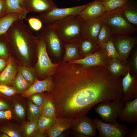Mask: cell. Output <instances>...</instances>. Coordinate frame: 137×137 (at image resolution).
I'll list each match as a JSON object with an SVG mask.
<instances>
[{"instance_id": "6da1fadb", "label": "cell", "mask_w": 137, "mask_h": 137, "mask_svg": "<svg viewBox=\"0 0 137 137\" xmlns=\"http://www.w3.org/2000/svg\"><path fill=\"white\" fill-rule=\"evenodd\" d=\"M52 77L53 86L49 93L57 118L87 114L100 102L122 97L121 78L112 74L108 67L63 63Z\"/></svg>"}, {"instance_id": "7a4b0ae2", "label": "cell", "mask_w": 137, "mask_h": 137, "mask_svg": "<svg viewBox=\"0 0 137 137\" xmlns=\"http://www.w3.org/2000/svg\"><path fill=\"white\" fill-rule=\"evenodd\" d=\"M23 19L15 21L5 34L13 59L18 65L33 67L37 60V38Z\"/></svg>"}, {"instance_id": "3957f363", "label": "cell", "mask_w": 137, "mask_h": 137, "mask_svg": "<svg viewBox=\"0 0 137 137\" xmlns=\"http://www.w3.org/2000/svg\"><path fill=\"white\" fill-rule=\"evenodd\" d=\"M82 21L71 15L53 22L56 31L62 43L78 42L82 39Z\"/></svg>"}, {"instance_id": "277c9868", "label": "cell", "mask_w": 137, "mask_h": 137, "mask_svg": "<svg viewBox=\"0 0 137 137\" xmlns=\"http://www.w3.org/2000/svg\"><path fill=\"white\" fill-rule=\"evenodd\" d=\"M109 26L111 34L131 35L137 32V27L129 23L123 13L122 7L106 11L99 18Z\"/></svg>"}, {"instance_id": "5b68a950", "label": "cell", "mask_w": 137, "mask_h": 137, "mask_svg": "<svg viewBox=\"0 0 137 137\" xmlns=\"http://www.w3.org/2000/svg\"><path fill=\"white\" fill-rule=\"evenodd\" d=\"M37 38V60L33 67L37 73L38 79L41 80L50 76L59 64L52 62L44 42L42 39Z\"/></svg>"}, {"instance_id": "8992f818", "label": "cell", "mask_w": 137, "mask_h": 137, "mask_svg": "<svg viewBox=\"0 0 137 137\" xmlns=\"http://www.w3.org/2000/svg\"><path fill=\"white\" fill-rule=\"evenodd\" d=\"M94 108L100 119L107 123L114 124L123 109L125 103L121 99L102 101Z\"/></svg>"}, {"instance_id": "52a82bcc", "label": "cell", "mask_w": 137, "mask_h": 137, "mask_svg": "<svg viewBox=\"0 0 137 137\" xmlns=\"http://www.w3.org/2000/svg\"><path fill=\"white\" fill-rule=\"evenodd\" d=\"M36 36L43 40L47 51L59 55L64 44L56 31L53 23L44 24L39 32L36 33Z\"/></svg>"}, {"instance_id": "ba28073f", "label": "cell", "mask_w": 137, "mask_h": 137, "mask_svg": "<svg viewBox=\"0 0 137 137\" xmlns=\"http://www.w3.org/2000/svg\"><path fill=\"white\" fill-rule=\"evenodd\" d=\"M90 3L68 8H59L57 7L40 13L36 17L44 24L52 23L69 16L77 15Z\"/></svg>"}, {"instance_id": "9c48e42d", "label": "cell", "mask_w": 137, "mask_h": 137, "mask_svg": "<svg viewBox=\"0 0 137 137\" xmlns=\"http://www.w3.org/2000/svg\"><path fill=\"white\" fill-rule=\"evenodd\" d=\"M110 40L113 42L118 54L127 63L132 50L136 46L137 37L111 34Z\"/></svg>"}, {"instance_id": "30bf717a", "label": "cell", "mask_w": 137, "mask_h": 137, "mask_svg": "<svg viewBox=\"0 0 137 137\" xmlns=\"http://www.w3.org/2000/svg\"><path fill=\"white\" fill-rule=\"evenodd\" d=\"M70 128L73 134L84 137L93 136L96 134L97 129L93 119L84 115L74 118Z\"/></svg>"}, {"instance_id": "8fae6325", "label": "cell", "mask_w": 137, "mask_h": 137, "mask_svg": "<svg viewBox=\"0 0 137 137\" xmlns=\"http://www.w3.org/2000/svg\"><path fill=\"white\" fill-rule=\"evenodd\" d=\"M93 119L99 132L98 137H124L127 133V126L117 121L111 124L105 123L98 118Z\"/></svg>"}, {"instance_id": "7c38bea8", "label": "cell", "mask_w": 137, "mask_h": 137, "mask_svg": "<svg viewBox=\"0 0 137 137\" xmlns=\"http://www.w3.org/2000/svg\"><path fill=\"white\" fill-rule=\"evenodd\" d=\"M110 58L107 55L104 48L99 46L94 53L82 58L71 60L69 63L79 64L86 66L108 67Z\"/></svg>"}, {"instance_id": "4fadbf2b", "label": "cell", "mask_w": 137, "mask_h": 137, "mask_svg": "<svg viewBox=\"0 0 137 137\" xmlns=\"http://www.w3.org/2000/svg\"><path fill=\"white\" fill-rule=\"evenodd\" d=\"M122 96L124 103L137 98V75H132L129 69L127 74L122 79Z\"/></svg>"}, {"instance_id": "5bb4252c", "label": "cell", "mask_w": 137, "mask_h": 137, "mask_svg": "<svg viewBox=\"0 0 137 137\" xmlns=\"http://www.w3.org/2000/svg\"><path fill=\"white\" fill-rule=\"evenodd\" d=\"M106 12L102 2L94 0L76 16L82 21H87L99 18Z\"/></svg>"}, {"instance_id": "9a60e30c", "label": "cell", "mask_w": 137, "mask_h": 137, "mask_svg": "<svg viewBox=\"0 0 137 137\" xmlns=\"http://www.w3.org/2000/svg\"><path fill=\"white\" fill-rule=\"evenodd\" d=\"M101 23L99 18L82 21L81 32L82 38L90 40L98 43L97 37Z\"/></svg>"}, {"instance_id": "2e32d148", "label": "cell", "mask_w": 137, "mask_h": 137, "mask_svg": "<svg viewBox=\"0 0 137 137\" xmlns=\"http://www.w3.org/2000/svg\"><path fill=\"white\" fill-rule=\"evenodd\" d=\"M23 7L28 13H41L57 7L53 0H25Z\"/></svg>"}, {"instance_id": "e0dca14e", "label": "cell", "mask_w": 137, "mask_h": 137, "mask_svg": "<svg viewBox=\"0 0 137 137\" xmlns=\"http://www.w3.org/2000/svg\"><path fill=\"white\" fill-rule=\"evenodd\" d=\"M53 86V81L50 76L41 80L37 79L33 83L22 93V95L28 97L35 93H41L45 91L49 93L52 90Z\"/></svg>"}, {"instance_id": "ac0fdd59", "label": "cell", "mask_w": 137, "mask_h": 137, "mask_svg": "<svg viewBox=\"0 0 137 137\" xmlns=\"http://www.w3.org/2000/svg\"><path fill=\"white\" fill-rule=\"evenodd\" d=\"M118 118L123 123L136 124L137 123V98L125 103Z\"/></svg>"}, {"instance_id": "d6986e66", "label": "cell", "mask_w": 137, "mask_h": 137, "mask_svg": "<svg viewBox=\"0 0 137 137\" xmlns=\"http://www.w3.org/2000/svg\"><path fill=\"white\" fill-rule=\"evenodd\" d=\"M18 66L10 55L6 67L0 74V84L10 86L18 71Z\"/></svg>"}, {"instance_id": "ffe728a7", "label": "cell", "mask_w": 137, "mask_h": 137, "mask_svg": "<svg viewBox=\"0 0 137 137\" xmlns=\"http://www.w3.org/2000/svg\"><path fill=\"white\" fill-rule=\"evenodd\" d=\"M74 118H57L54 125L46 131L45 134L49 137L59 136L64 131L70 128Z\"/></svg>"}, {"instance_id": "44dd1931", "label": "cell", "mask_w": 137, "mask_h": 137, "mask_svg": "<svg viewBox=\"0 0 137 137\" xmlns=\"http://www.w3.org/2000/svg\"><path fill=\"white\" fill-rule=\"evenodd\" d=\"M123 13L125 18L130 24L137 26V7L135 0H129L122 7Z\"/></svg>"}, {"instance_id": "7402d4cb", "label": "cell", "mask_w": 137, "mask_h": 137, "mask_svg": "<svg viewBox=\"0 0 137 137\" xmlns=\"http://www.w3.org/2000/svg\"><path fill=\"white\" fill-rule=\"evenodd\" d=\"M117 58H111L109 61L108 67L110 72L113 75L121 77L124 76L127 73L128 68L125 62Z\"/></svg>"}, {"instance_id": "603a6c76", "label": "cell", "mask_w": 137, "mask_h": 137, "mask_svg": "<svg viewBox=\"0 0 137 137\" xmlns=\"http://www.w3.org/2000/svg\"><path fill=\"white\" fill-rule=\"evenodd\" d=\"M78 51L82 54L83 58L95 53L99 47L98 44L91 40L82 38L78 42Z\"/></svg>"}, {"instance_id": "cb8c5ba5", "label": "cell", "mask_w": 137, "mask_h": 137, "mask_svg": "<svg viewBox=\"0 0 137 137\" xmlns=\"http://www.w3.org/2000/svg\"><path fill=\"white\" fill-rule=\"evenodd\" d=\"M20 19H23L21 15L14 12L0 18V36L6 33L13 23Z\"/></svg>"}, {"instance_id": "d4e9b609", "label": "cell", "mask_w": 137, "mask_h": 137, "mask_svg": "<svg viewBox=\"0 0 137 137\" xmlns=\"http://www.w3.org/2000/svg\"><path fill=\"white\" fill-rule=\"evenodd\" d=\"M41 115L45 116L57 118L56 115L55 104L49 93L45 95L44 100L42 106Z\"/></svg>"}, {"instance_id": "484cf974", "label": "cell", "mask_w": 137, "mask_h": 137, "mask_svg": "<svg viewBox=\"0 0 137 137\" xmlns=\"http://www.w3.org/2000/svg\"><path fill=\"white\" fill-rule=\"evenodd\" d=\"M31 85L25 80L21 73L18 71L10 86L16 90L17 93H22Z\"/></svg>"}, {"instance_id": "4316f807", "label": "cell", "mask_w": 137, "mask_h": 137, "mask_svg": "<svg viewBox=\"0 0 137 137\" xmlns=\"http://www.w3.org/2000/svg\"><path fill=\"white\" fill-rule=\"evenodd\" d=\"M7 14L14 12L21 15L23 19H25L28 11L21 7L17 0H6Z\"/></svg>"}, {"instance_id": "83f0119b", "label": "cell", "mask_w": 137, "mask_h": 137, "mask_svg": "<svg viewBox=\"0 0 137 137\" xmlns=\"http://www.w3.org/2000/svg\"><path fill=\"white\" fill-rule=\"evenodd\" d=\"M18 70L27 81L31 85L38 79L37 73L33 67L18 64Z\"/></svg>"}, {"instance_id": "f1b7e54d", "label": "cell", "mask_w": 137, "mask_h": 137, "mask_svg": "<svg viewBox=\"0 0 137 137\" xmlns=\"http://www.w3.org/2000/svg\"><path fill=\"white\" fill-rule=\"evenodd\" d=\"M57 118L41 115L38 118L37 121L38 131L45 133L46 131L54 125Z\"/></svg>"}, {"instance_id": "f546056e", "label": "cell", "mask_w": 137, "mask_h": 137, "mask_svg": "<svg viewBox=\"0 0 137 137\" xmlns=\"http://www.w3.org/2000/svg\"><path fill=\"white\" fill-rule=\"evenodd\" d=\"M38 120L29 121L23 125L21 127L22 133V136H33L38 130Z\"/></svg>"}, {"instance_id": "4dcf8cb0", "label": "cell", "mask_w": 137, "mask_h": 137, "mask_svg": "<svg viewBox=\"0 0 137 137\" xmlns=\"http://www.w3.org/2000/svg\"><path fill=\"white\" fill-rule=\"evenodd\" d=\"M111 33L108 25L102 22L97 39V43L99 46L110 40Z\"/></svg>"}, {"instance_id": "1f68e13d", "label": "cell", "mask_w": 137, "mask_h": 137, "mask_svg": "<svg viewBox=\"0 0 137 137\" xmlns=\"http://www.w3.org/2000/svg\"><path fill=\"white\" fill-rule=\"evenodd\" d=\"M0 132L5 133L9 137L22 136L21 128L10 124H6L0 126Z\"/></svg>"}, {"instance_id": "d6a6232c", "label": "cell", "mask_w": 137, "mask_h": 137, "mask_svg": "<svg viewBox=\"0 0 137 137\" xmlns=\"http://www.w3.org/2000/svg\"><path fill=\"white\" fill-rule=\"evenodd\" d=\"M42 113V107L34 104L30 99L29 100L27 111L28 121L38 119Z\"/></svg>"}, {"instance_id": "836d02e7", "label": "cell", "mask_w": 137, "mask_h": 137, "mask_svg": "<svg viewBox=\"0 0 137 137\" xmlns=\"http://www.w3.org/2000/svg\"><path fill=\"white\" fill-rule=\"evenodd\" d=\"M65 55L64 59L65 61L77 56L79 54L78 42H73L64 44Z\"/></svg>"}, {"instance_id": "e575fe53", "label": "cell", "mask_w": 137, "mask_h": 137, "mask_svg": "<svg viewBox=\"0 0 137 137\" xmlns=\"http://www.w3.org/2000/svg\"><path fill=\"white\" fill-rule=\"evenodd\" d=\"M129 0H104L102 3L106 11H109L122 7Z\"/></svg>"}, {"instance_id": "d590c367", "label": "cell", "mask_w": 137, "mask_h": 137, "mask_svg": "<svg viewBox=\"0 0 137 137\" xmlns=\"http://www.w3.org/2000/svg\"><path fill=\"white\" fill-rule=\"evenodd\" d=\"M100 46L104 48L108 56L110 58H117L123 60L117 52L114 43L109 40Z\"/></svg>"}, {"instance_id": "8d00e7d4", "label": "cell", "mask_w": 137, "mask_h": 137, "mask_svg": "<svg viewBox=\"0 0 137 137\" xmlns=\"http://www.w3.org/2000/svg\"><path fill=\"white\" fill-rule=\"evenodd\" d=\"M131 56L126 63L130 73L132 75H137V48L135 47L131 53Z\"/></svg>"}, {"instance_id": "74e56055", "label": "cell", "mask_w": 137, "mask_h": 137, "mask_svg": "<svg viewBox=\"0 0 137 137\" xmlns=\"http://www.w3.org/2000/svg\"><path fill=\"white\" fill-rule=\"evenodd\" d=\"M5 33L0 36V57L8 59L10 55Z\"/></svg>"}, {"instance_id": "f35d334b", "label": "cell", "mask_w": 137, "mask_h": 137, "mask_svg": "<svg viewBox=\"0 0 137 137\" xmlns=\"http://www.w3.org/2000/svg\"><path fill=\"white\" fill-rule=\"evenodd\" d=\"M26 20L30 27L35 31H40L43 26L42 22L37 17H30L26 19Z\"/></svg>"}, {"instance_id": "ab89813d", "label": "cell", "mask_w": 137, "mask_h": 137, "mask_svg": "<svg viewBox=\"0 0 137 137\" xmlns=\"http://www.w3.org/2000/svg\"><path fill=\"white\" fill-rule=\"evenodd\" d=\"M42 93H35L30 96L34 104L40 107L42 106L45 98V95Z\"/></svg>"}, {"instance_id": "60d3db41", "label": "cell", "mask_w": 137, "mask_h": 137, "mask_svg": "<svg viewBox=\"0 0 137 137\" xmlns=\"http://www.w3.org/2000/svg\"><path fill=\"white\" fill-rule=\"evenodd\" d=\"M0 93L7 96L14 95L17 93L16 90L10 86L0 84Z\"/></svg>"}, {"instance_id": "b9f144b4", "label": "cell", "mask_w": 137, "mask_h": 137, "mask_svg": "<svg viewBox=\"0 0 137 137\" xmlns=\"http://www.w3.org/2000/svg\"><path fill=\"white\" fill-rule=\"evenodd\" d=\"M12 116V113L9 110H0V126L6 124V122L11 119Z\"/></svg>"}, {"instance_id": "7bdbcfd3", "label": "cell", "mask_w": 137, "mask_h": 137, "mask_svg": "<svg viewBox=\"0 0 137 137\" xmlns=\"http://www.w3.org/2000/svg\"><path fill=\"white\" fill-rule=\"evenodd\" d=\"M14 112L17 116L21 119L23 118L25 116V111L23 106L18 103H15L14 106Z\"/></svg>"}, {"instance_id": "ee69618b", "label": "cell", "mask_w": 137, "mask_h": 137, "mask_svg": "<svg viewBox=\"0 0 137 137\" xmlns=\"http://www.w3.org/2000/svg\"><path fill=\"white\" fill-rule=\"evenodd\" d=\"M6 96L0 93V110H9L10 106L5 98Z\"/></svg>"}, {"instance_id": "f6af8a7d", "label": "cell", "mask_w": 137, "mask_h": 137, "mask_svg": "<svg viewBox=\"0 0 137 137\" xmlns=\"http://www.w3.org/2000/svg\"><path fill=\"white\" fill-rule=\"evenodd\" d=\"M7 14L6 0H0V18Z\"/></svg>"}, {"instance_id": "bcb514c9", "label": "cell", "mask_w": 137, "mask_h": 137, "mask_svg": "<svg viewBox=\"0 0 137 137\" xmlns=\"http://www.w3.org/2000/svg\"><path fill=\"white\" fill-rule=\"evenodd\" d=\"M126 137H137V125L135 124L134 126L130 129H128L127 133L125 136Z\"/></svg>"}, {"instance_id": "7dc6e473", "label": "cell", "mask_w": 137, "mask_h": 137, "mask_svg": "<svg viewBox=\"0 0 137 137\" xmlns=\"http://www.w3.org/2000/svg\"><path fill=\"white\" fill-rule=\"evenodd\" d=\"M8 61V59H4L0 57V74L6 67Z\"/></svg>"}, {"instance_id": "c3c4849f", "label": "cell", "mask_w": 137, "mask_h": 137, "mask_svg": "<svg viewBox=\"0 0 137 137\" xmlns=\"http://www.w3.org/2000/svg\"><path fill=\"white\" fill-rule=\"evenodd\" d=\"M47 136L44 133H43L38 131L35 134L33 137H44Z\"/></svg>"}, {"instance_id": "681fc988", "label": "cell", "mask_w": 137, "mask_h": 137, "mask_svg": "<svg viewBox=\"0 0 137 137\" xmlns=\"http://www.w3.org/2000/svg\"><path fill=\"white\" fill-rule=\"evenodd\" d=\"M0 137H9V136L4 133L0 132Z\"/></svg>"}, {"instance_id": "f907efd6", "label": "cell", "mask_w": 137, "mask_h": 137, "mask_svg": "<svg viewBox=\"0 0 137 137\" xmlns=\"http://www.w3.org/2000/svg\"><path fill=\"white\" fill-rule=\"evenodd\" d=\"M20 6L23 7V3L25 0H17Z\"/></svg>"}, {"instance_id": "816d5d0a", "label": "cell", "mask_w": 137, "mask_h": 137, "mask_svg": "<svg viewBox=\"0 0 137 137\" xmlns=\"http://www.w3.org/2000/svg\"><path fill=\"white\" fill-rule=\"evenodd\" d=\"M96 1L102 2L104 0H95Z\"/></svg>"}, {"instance_id": "f5cc1de1", "label": "cell", "mask_w": 137, "mask_h": 137, "mask_svg": "<svg viewBox=\"0 0 137 137\" xmlns=\"http://www.w3.org/2000/svg\"><path fill=\"white\" fill-rule=\"evenodd\" d=\"M75 0L77 1H82V0Z\"/></svg>"}]
</instances>
